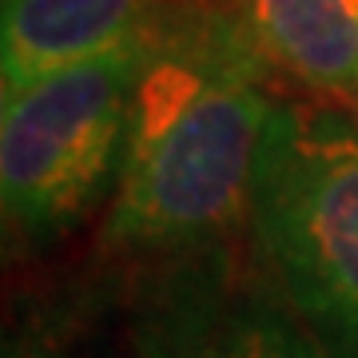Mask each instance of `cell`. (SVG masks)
I'll list each match as a JSON object with an SVG mask.
<instances>
[{"label":"cell","instance_id":"cell-1","mask_svg":"<svg viewBox=\"0 0 358 358\" xmlns=\"http://www.w3.org/2000/svg\"><path fill=\"white\" fill-rule=\"evenodd\" d=\"M251 227L287 303L331 358H358V131L346 120L275 108Z\"/></svg>","mask_w":358,"mask_h":358},{"label":"cell","instance_id":"cell-2","mask_svg":"<svg viewBox=\"0 0 358 358\" xmlns=\"http://www.w3.org/2000/svg\"><path fill=\"white\" fill-rule=\"evenodd\" d=\"M143 64L148 36L4 96L0 199L20 231H64L100 195Z\"/></svg>","mask_w":358,"mask_h":358},{"label":"cell","instance_id":"cell-3","mask_svg":"<svg viewBox=\"0 0 358 358\" xmlns=\"http://www.w3.org/2000/svg\"><path fill=\"white\" fill-rule=\"evenodd\" d=\"M275 103L247 76L211 80L176 124L124 155L112 207V243H203L251 219L255 164Z\"/></svg>","mask_w":358,"mask_h":358},{"label":"cell","instance_id":"cell-4","mask_svg":"<svg viewBox=\"0 0 358 358\" xmlns=\"http://www.w3.org/2000/svg\"><path fill=\"white\" fill-rule=\"evenodd\" d=\"M148 0H4V96L143 36Z\"/></svg>","mask_w":358,"mask_h":358},{"label":"cell","instance_id":"cell-5","mask_svg":"<svg viewBox=\"0 0 358 358\" xmlns=\"http://www.w3.org/2000/svg\"><path fill=\"white\" fill-rule=\"evenodd\" d=\"M148 358H331L299 322L263 294L192 291L167 310Z\"/></svg>","mask_w":358,"mask_h":358},{"label":"cell","instance_id":"cell-6","mask_svg":"<svg viewBox=\"0 0 358 358\" xmlns=\"http://www.w3.org/2000/svg\"><path fill=\"white\" fill-rule=\"evenodd\" d=\"M247 28L294 80L319 92L358 84V0H243Z\"/></svg>","mask_w":358,"mask_h":358},{"label":"cell","instance_id":"cell-7","mask_svg":"<svg viewBox=\"0 0 358 358\" xmlns=\"http://www.w3.org/2000/svg\"><path fill=\"white\" fill-rule=\"evenodd\" d=\"M355 96H358V84H355Z\"/></svg>","mask_w":358,"mask_h":358}]
</instances>
